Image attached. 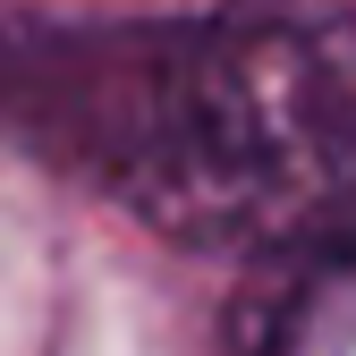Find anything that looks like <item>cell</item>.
Here are the masks:
<instances>
[{
    "label": "cell",
    "mask_w": 356,
    "mask_h": 356,
    "mask_svg": "<svg viewBox=\"0 0 356 356\" xmlns=\"http://www.w3.org/2000/svg\"><path fill=\"white\" fill-rule=\"evenodd\" d=\"M51 136L204 254H331L356 238V17L119 26L51 94Z\"/></svg>",
    "instance_id": "6da1fadb"
}]
</instances>
